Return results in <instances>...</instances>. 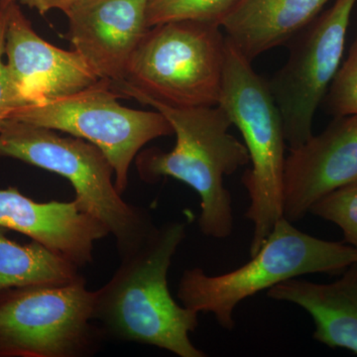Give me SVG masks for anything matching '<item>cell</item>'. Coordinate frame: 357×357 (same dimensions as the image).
<instances>
[{
	"label": "cell",
	"instance_id": "1",
	"mask_svg": "<svg viewBox=\"0 0 357 357\" xmlns=\"http://www.w3.org/2000/svg\"><path fill=\"white\" fill-rule=\"evenodd\" d=\"M185 237V223L156 225L95 291L93 319L105 337L151 345L180 357L206 356L190 340L198 328L199 312L177 304L168 287L169 268Z\"/></svg>",
	"mask_w": 357,
	"mask_h": 357
},
{
	"label": "cell",
	"instance_id": "2",
	"mask_svg": "<svg viewBox=\"0 0 357 357\" xmlns=\"http://www.w3.org/2000/svg\"><path fill=\"white\" fill-rule=\"evenodd\" d=\"M129 98L163 114L176 135L171 151L149 148L137 154L135 165L141 180L150 184L171 177L185 183L201 199L202 234L218 239L231 236L234 208L225 178L248 165L250 159L245 145L229 132L232 126L229 115L218 105L178 109L144 96Z\"/></svg>",
	"mask_w": 357,
	"mask_h": 357
},
{
	"label": "cell",
	"instance_id": "3",
	"mask_svg": "<svg viewBox=\"0 0 357 357\" xmlns=\"http://www.w3.org/2000/svg\"><path fill=\"white\" fill-rule=\"evenodd\" d=\"M0 157L20 160L67 178L81 210L102 222L114 237L121 259L137 250L156 227L149 211L121 198L112 181L114 167L89 141L6 119L0 128Z\"/></svg>",
	"mask_w": 357,
	"mask_h": 357
},
{
	"label": "cell",
	"instance_id": "4",
	"mask_svg": "<svg viewBox=\"0 0 357 357\" xmlns=\"http://www.w3.org/2000/svg\"><path fill=\"white\" fill-rule=\"evenodd\" d=\"M357 261L345 243L324 241L296 229L282 217L250 261L234 271L210 276L202 268L185 270L178 298L197 312H211L218 325L232 331L234 312L243 301L302 275L344 271Z\"/></svg>",
	"mask_w": 357,
	"mask_h": 357
},
{
	"label": "cell",
	"instance_id": "5",
	"mask_svg": "<svg viewBox=\"0 0 357 357\" xmlns=\"http://www.w3.org/2000/svg\"><path fill=\"white\" fill-rule=\"evenodd\" d=\"M227 37L222 27L182 20L150 27L129 62L122 98L140 95L178 109L215 107L222 95Z\"/></svg>",
	"mask_w": 357,
	"mask_h": 357
},
{
	"label": "cell",
	"instance_id": "6",
	"mask_svg": "<svg viewBox=\"0 0 357 357\" xmlns=\"http://www.w3.org/2000/svg\"><path fill=\"white\" fill-rule=\"evenodd\" d=\"M251 64L227 39L218 105L241 131L251 162V168L244 172L241 182L250 199L245 218L253 225L252 256L284 217L286 139L280 110L267 81Z\"/></svg>",
	"mask_w": 357,
	"mask_h": 357
},
{
	"label": "cell",
	"instance_id": "7",
	"mask_svg": "<svg viewBox=\"0 0 357 357\" xmlns=\"http://www.w3.org/2000/svg\"><path fill=\"white\" fill-rule=\"evenodd\" d=\"M84 278L63 286L0 291V357H86L105 335Z\"/></svg>",
	"mask_w": 357,
	"mask_h": 357
},
{
	"label": "cell",
	"instance_id": "8",
	"mask_svg": "<svg viewBox=\"0 0 357 357\" xmlns=\"http://www.w3.org/2000/svg\"><path fill=\"white\" fill-rule=\"evenodd\" d=\"M112 83L98 79L93 86L64 96L16 107L7 116L60 130L100 148L114 170V185L123 195L128 187L129 167L150 141L174 134L159 112L128 109Z\"/></svg>",
	"mask_w": 357,
	"mask_h": 357
},
{
	"label": "cell",
	"instance_id": "9",
	"mask_svg": "<svg viewBox=\"0 0 357 357\" xmlns=\"http://www.w3.org/2000/svg\"><path fill=\"white\" fill-rule=\"evenodd\" d=\"M357 0H335L289 43L286 64L267 81L283 119L286 143L296 148L312 136L314 115L342 66Z\"/></svg>",
	"mask_w": 357,
	"mask_h": 357
},
{
	"label": "cell",
	"instance_id": "10",
	"mask_svg": "<svg viewBox=\"0 0 357 357\" xmlns=\"http://www.w3.org/2000/svg\"><path fill=\"white\" fill-rule=\"evenodd\" d=\"M357 182V115L335 117L319 135L286 156L283 215L303 220L326 195Z\"/></svg>",
	"mask_w": 357,
	"mask_h": 357
},
{
	"label": "cell",
	"instance_id": "11",
	"mask_svg": "<svg viewBox=\"0 0 357 357\" xmlns=\"http://www.w3.org/2000/svg\"><path fill=\"white\" fill-rule=\"evenodd\" d=\"M4 56L24 105L72 95L100 79L77 51L63 50L41 38L20 0L9 10Z\"/></svg>",
	"mask_w": 357,
	"mask_h": 357
},
{
	"label": "cell",
	"instance_id": "12",
	"mask_svg": "<svg viewBox=\"0 0 357 357\" xmlns=\"http://www.w3.org/2000/svg\"><path fill=\"white\" fill-rule=\"evenodd\" d=\"M148 0H83L65 14L67 38L100 79L124 81L129 62L146 34Z\"/></svg>",
	"mask_w": 357,
	"mask_h": 357
},
{
	"label": "cell",
	"instance_id": "13",
	"mask_svg": "<svg viewBox=\"0 0 357 357\" xmlns=\"http://www.w3.org/2000/svg\"><path fill=\"white\" fill-rule=\"evenodd\" d=\"M0 227L30 237L79 268L93 262L95 243L109 234L75 199L40 203L14 187L0 190Z\"/></svg>",
	"mask_w": 357,
	"mask_h": 357
},
{
	"label": "cell",
	"instance_id": "14",
	"mask_svg": "<svg viewBox=\"0 0 357 357\" xmlns=\"http://www.w3.org/2000/svg\"><path fill=\"white\" fill-rule=\"evenodd\" d=\"M330 0H238L220 27L246 60L290 43Z\"/></svg>",
	"mask_w": 357,
	"mask_h": 357
},
{
	"label": "cell",
	"instance_id": "15",
	"mask_svg": "<svg viewBox=\"0 0 357 357\" xmlns=\"http://www.w3.org/2000/svg\"><path fill=\"white\" fill-rule=\"evenodd\" d=\"M267 296L303 307L314 321L317 342L357 354V261L333 283L294 278L269 289Z\"/></svg>",
	"mask_w": 357,
	"mask_h": 357
},
{
	"label": "cell",
	"instance_id": "16",
	"mask_svg": "<svg viewBox=\"0 0 357 357\" xmlns=\"http://www.w3.org/2000/svg\"><path fill=\"white\" fill-rule=\"evenodd\" d=\"M0 227V291L32 286H63L84 278L79 268L37 241L21 245Z\"/></svg>",
	"mask_w": 357,
	"mask_h": 357
},
{
	"label": "cell",
	"instance_id": "17",
	"mask_svg": "<svg viewBox=\"0 0 357 357\" xmlns=\"http://www.w3.org/2000/svg\"><path fill=\"white\" fill-rule=\"evenodd\" d=\"M238 0H148V27L172 21L222 24Z\"/></svg>",
	"mask_w": 357,
	"mask_h": 357
},
{
	"label": "cell",
	"instance_id": "18",
	"mask_svg": "<svg viewBox=\"0 0 357 357\" xmlns=\"http://www.w3.org/2000/svg\"><path fill=\"white\" fill-rule=\"evenodd\" d=\"M310 213L337 225L344 232V243L357 251V182L326 195Z\"/></svg>",
	"mask_w": 357,
	"mask_h": 357
},
{
	"label": "cell",
	"instance_id": "19",
	"mask_svg": "<svg viewBox=\"0 0 357 357\" xmlns=\"http://www.w3.org/2000/svg\"><path fill=\"white\" fill-rule=\"evenodd\" d=\"M323 103L335 117L357 115V37L347 60L331 84Z\"/></svg>",
	"mask_w": 357,
	"mask_h": 357
},
{
	"label": "cell",
	"instance_id": "20",
	"mask_svg": "<svg viewBox=\"0 0 357 357\" xmlns=\"http://www.w3.org/2000/svg\"><path fill=\"white\" fill-rule=\"evenodd\" d=\"M14 1L16 0H0V128L14 109L24 105L3 62L7 21Z\"/></svg>",
	"mask_w": 357,
	"mask_h": 357
},
{
	"label": "cell",
	"instance_id": "21",
	"mask_svg": "<svg viewBox=\"0 0 357 357\" xmlns=\"http://www.w3.org/2000/svg\"><path fill=\"white\" fill-rule=\"evenodd\" d=\"M81 1L83 0H20V3L45 15L52 10H61L65 13L70 7Z\"/></svg>",
	"mask_w": 357,
	"mask_h": 357
}]
</instances>
